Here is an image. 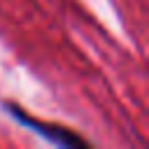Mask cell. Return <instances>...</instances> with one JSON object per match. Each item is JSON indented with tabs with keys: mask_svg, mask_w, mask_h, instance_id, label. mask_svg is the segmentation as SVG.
Wrapping results in <instances>:
<instances>
[{
	"mask_svg": "<svg viewBox=\"0 0 149 149\" xmlns=\"http://www.w3.org/2000/svg\"><path fill=\"white\" fill-rule=\"evenodd\" d=\"M2 107L7 109V114L14 121H19L23 128L33 130L35 135H40L42 140H47L51 144L70 147V149H86V147H91V142L86 137H81L77 130H72V128H65V126H58V123H47V121H42L37 116L28 114L23 107H19L14 102H2Z\"/></svg>",
	"mask_w": 149,
	"mask_h": 149,
	"instance_id": "cell-1",
	"label": "cell"
}]
</instances>
